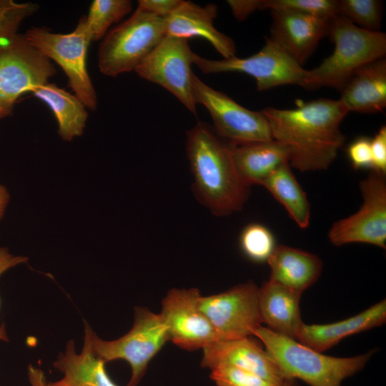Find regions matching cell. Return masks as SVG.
Instances as JSON below:
<instances>
[{
    "label": "cell",
    "instance_id": "obj_1",
    "mask_svg": "<svg viewBox=\"0 0 386 386\" xmlns=\"http://www.w3.org/2000/svg\"><path fill=\"white\" fill-rule=\"evenodd\" d=\"M262 112L272 139L288 149L290 167L300 172L327 169L345 143L340 124L349 112L339 99L321 98Z\"/></svg>",
    "mask_w": 386,
    "mask_h": 386
},
{
    "label": "cell",
    "instance_id": "obj_2",
    "mask_svg": "<svg viewBox=\"0 0 386 386\" xmlns=\"http://www.w3.org/2000/svg\"><path fill=\"white\" fill-rule=\"evenodd\" d=\"M232 146L205 122H198L187 133L193 191L198 200L218 217L241 210L249 194L250 187L234 167Z\"/></svg>",
    "mask_w": 386,
    "mask_h": 386
},
{
    "label": "cell",
    "instance_id": "obj_3",
    "mask_svg": "<svg viewBox=\"0 0 386 386\" xmlns=\"http://www.w3.org/2000/svg\"><path fill=\"white\" fill-rule=\"evenodd\" d=\"M274 360L286 379H300L310 386H341L342 382L361 371L373 350L350 357L323 355L293 338L261 325L254 332Z\"/></svg>",
    "mask_w": 386,
    "mask_h": 386
},
{
    "label": "cell",
    "instance_id": "obj_4",
    "mask_svg": "<svg viewBox=\"0 0 386 386\" xmlns=\"http://www.w3.org/2000/svg\"><path fill=\"white\" fill-rule=\"evenodd\" d=\"M328 35L335 44L333 53L307 70L305 89L326 86L340 91L357 69L385 56V33L363 29L340 15L330 19Z\"/></svg>",
    "mask_w": 386,
    "mask_h": 386
},
{
    "label": "cell",
    "instance_id": "obj_5",
    "mask_svg": "<svg viewBox=\"0 0 386 386\" xmlns=\"http://www.w3.org/2000/svg\"><path fill=\"white\" fill-rule=\"evenodd\" d=\"M165 36L164 19L137 9L104 37L98 51L99 71L109 76L135 71Z\"/></svg>",
    "mask_w": 386,
    "mask_h": 386
},
{
    "label": "cell",
    "instance_id": "obj_6",
    "mask_svg": "<svg viewBox=\"0 0 386 386\" xmlns=\"http://www.w3.org/2000/svg\"><path fill=\"white\" fill-rule=\"evenodd\" d=\"M90 340L93 352L105 363L117 360L127 362L132 375L127 386H137L150 360L169 338L161 314L137 307L133 326L124 335L114 340H104L91 329Z\"/></svg>",
    "mask_w": 386,
    "mask_h": 386
},
{
    "label": "cell",
    "instance_id": "obj_7",
    "mask_svg": "<svg viewBox=\"0 0 386 386\" xmlns=\"http://www.w3.org/2000/svg\"><path fill=\"white\" fill-rule=\"evenodd\" d=\"M24 35L41 53L61 67L74 95L85 107L95 110L96 93L86 64L87 50L92 39L84 16L69 34L53 33L44 27H33Z\"/></svg>",
    "mask_w": 386,
    "mask_h": 386
},
{
    "label": "cell",
    "instance_id": "obj_8",
    "mask_svg": "<svg viewBox=\"0 0 386 386\" xmlns=\"http://www.w3.org/2000/svg\"><path fill=\"white\" fill-rule=\"evenodd\" d=\"M56 69L25 35L16 33L0 41V112L11 114L18 98L48 82Z\"/></svg>",
    "mask_w": 386,
    "mask_h": 386
},
{
    "label": "cell",
    "instance_id": "obj_9",
    "mask_svg": "<svg viewBox=\"0 0 386 386\" xmlns=\"http://www.w3.org/2000/svg\"><path fill=\"white\" fill-rule=\"evenodd\" d=\"M193 64L204 74H247L256 80L258 91L287 84L304 87L307 75V70L269 37L265 38L260 51L250 56L213 60L194 53Z\"/></svg>",
    "mask_w": 386,
    "mask_h": 386
},
{
    "label": "cell",
    "instance_id": "obj_10",
    "mask_svg": "<svg viewBox=\"0 0 386 386\" xmlns=\"http://www.w3.org/2000/svg\"><path fill=\"white\" fill-rule=\"evenodd\" d=\"M194 102L210 114L214 131L232 144L272 140L269 124L262 112L252 111L225 94L210 87L195 74L192 76Z\"/></svg>",
    "mask_w": 386,
    "mask_h": 386
},
{
    "label": "cell",
    "instance_id": "obj_11",
    "mask_svg": "<svg viewBox=\"0 0 386 386\" xmlns=\"http://www.w3.org/2000/svg\"><path fill=\"white\" fill-rule=\"evenodd\" d=\"M258 294L259 287L249 281L219 294L201 295L199 307L219 340L254 336L262 324Z\"/></svg>",
    "mask_w": 386,
    "mask_h": 386
},
{
    "label": "cell",
    "instance_id": "obj_12",
    "mask_svg": "<svg viewBox=\"0 0 386 386\" xmlns=\"http://www.w3.org/2000/svg\"><path fill=\"white\" fill-rule=\"evenodd\" d=\"M363 202L355 214L336 221L328 232L335 246L366 243L386 247L385 175L372 171L360 182Z\"/></svg>",
    "mask_w": 386,
    "mask_h": 386
},
{
    "label": "cell",
    "instance_id": "obj_13",
    "mask_svg": "<svg viewBox=\"0 0 386 386\" xmlns=\"http://www.w3.org/2000/svg\"><path fill=\"white\" fill-rule=\"evenodd\" d=\"M194 54L187 39L166 35L135 71L141 78L168 90L196 114L191 69Z\"/></svg>",
    "mask_w": 386,
    "mask_h": 386
},
{
    "label": "cell",
    "instance_id": "obj_14",
    "mask_svg": "<svg viewBox=\"0 0 386 386\" xmlns=\"http://www.w3.org/2000/svg\"><path fill=\"white\" fill-rule=\"evenodd\" d=\"M199 290L172 289L162 302L161 315L169 340L182 349L194 350L219 340L207 317L199 307Z\"/></svg>",
    "mask_w": 386,
    "mask_h": 386
},
{
    "label": "cell",
    "instance_id": "obj_15",
    "mask_svg": "<svg viewBox=\"0 0 386 386\" xmlns=\"http://www.w3.org/2000/svg\"><path fill=\"white\" fill-rule=\"evenodd\" d=\"M202 366L213 370L234 367L255 374L279 386L287 380L272 356L251 337L217 340L203 348Z\"/></svg>",
    "mask_w": 386,
    "mask_h": 386
},
{
    "label": "cell",
    "instance_id": "obj_16",
    "mask_svg": "<svg viewBox=\"0 0 386 386\" xmlns=\"http://www.w3.org/2000/svg\"><path fill=\"white\" fill-rule=\"evenodd\" d=\"M271 14L269 39L302 66L320 40L328 35L331 18L279 10L271 11Z\"/></svg>",
    "mask_w": 386,
    "mask_h": 386
},
{
    "label": "cell",
    "instance_id": "obj_17",
    "mask_svg": "<svg viewBox=\"0 0 386 386\" xmlns=\"http://www.w3.org/2000/svg\"><path fill=\"white\" fill-rule=\"evenodd\" d=\"M217 6L214 4L201 6L192 1H182L179 6L164 19L166 35L188 40L201 37L207 40L224 57L235 56L234 41L214 26Z\"/></svg>",
    "mask_w": 386,
    "mask_h": 386
},
{
    "label": "cell",
    "instance_id": "obj_18",
    "mask_svg": "<svg viewBox=\"0 0 386 386\" xmlns=\"http://www.w3.org/2000/svg\"><path fill=\"white\" fill-rule=\"evenodd\" d=\"M91 327L84 322V345L76 352L74 342L69 340L64 352H60L53 366L63 374L59 380L47 383L48 386H118L109 377L105 362L93 352L90 332Z\"/></svg>",
    "mask_w": 386,
    "mask_h": 386
},
{
    "label": "cell",
    "instance_id": "obj_19",
    "mask_svg": "<svg viewBox=\"0 0 386 386\" xmlns=\"http://www.w3.org/2000/svg\"><path fill=\"white\" fill-rule=\"evenodd\" d=\"M386 301L377 302L367 310L345 320L325 325L302 323L296 340L320 352L335 346L346 337L385 324Z\"/></svg>",
    "mask_w": 386,
    "mask_h": 386
},
{
    "label": "cell",
    "instance_id": "obj_20",
    "mask_svg": "<svg viewBox=\"0 0 386 386\" xmlns=\"http://www.w3.org/2000/svg\"><path fill=\"white\" fill-rule=\"evenodd\" d=\"M339 99L350 112L377 113L386 107V59H377L357 69L340 91Z\"/></svg>",
    "mask_w": 386,
    "mask_h": 386
},
{
    "label": "cell",
    "instance_id": "obj_21",
    "mask_svg": "<svg viewBox=\"0 0 386 386\" xmlns=\"http://www.w3.org/2000/svg\"><path fill=\"white\" fill-rule=\"evenodd\" d=\"M301 293L269 279L259 288V307L262 323L278 334L296 339L303 322L300 316Z\"/></svg>",
    "mask_w": 386,
    "mask_h": 386
},
{
    "label": "cell",
    "instance_id": "obj_22",
    "mask_svg": "<svg viewBox=\"0 0 386 386\" xmlns=\"http://www.w3.org/2000/svg\"><path fill=\"white\" fill-rule=\"evenodd\" d=\"M267 262L269 279L301 294L318 279L322 269L318 256L284 244L277 245Z\"/></svg>",
    "mask_w": 386,
    "mask_h": 386
},
{
    "label": "cell",
    "instance_id": "obj_23",
    "mask_svg": "<svg viewBox=\"0 0 386 386\" xmlns=\"http://www.w3.org/2000/svg\"><path fill=\"white\" fill-rule=\"evenodd\" d=\"M288 149L272 139L233 144L232 159L236 170L249 187L260 184L277 168L289 163Z\"/></svg>",
    "mask_w": 386,
    "mask_h": 386
},
{
    "label": "cell",
    "instance_id": "obj_24",
    "mask_svg": "<svg viewBox=\"0 0 386 386\" xmlns=\"http://www.w3.org/2000/svg\"><path fill=\"white\" fill-rule=\"evenodd\" d=\"M31 92L52 110L58 123V134L64 141H71L83 134L88 113L74 94L49 82L35 87Z\"/></svg>",
    "mask_w": 386,
    "mask_h": 386
},
{
    "label": "cell",
    "instance_id": "obj_25",
    "mask_svg": "<svg viewBox=\"0 0 386 386\" xmlns=\"http://www.w3.org/2000/svg\"><path fill=\"white\" fill-rule=\"evenodd\" d=\"M286 209L299 227L306 229L310 222V206L289 163L273 171L261 184Z\"/></svg>",
    "mask_w": 386,
    "mask_h": 386
},
{
    "label": "cell",
    "instance_id": "obj_26",
    "mask_svg": "<svg viewBox=\"0 0 386 386\" xmlns=\"http://www.w3.org/2000/svg\"><path fill=\"white\" fill-rule=\"evenodd\" d=\"M132 8L129 0H94L87 16L86 24L92 41L103 39L109 26L129 14Z\"/></svg>",
    "mask_w": 386,
    "mask_h": 386
},
{
    "label": "cell",
    "instance_id": "obj_27",
    "mask_svg": "<svg viewBox=\"0 0 386 386\" xmlns=\"http://www.w3.org/2000/svg\"><path fill=\"white\" fill-rule=\"evenodd\" d=\"M337 15L359 27L379 31L382 17V3L378 0H337Z\"/></svg>",
    "mask_w": 386,
    "mask_h": 386
},
{
    "label": "cell",
    "instance_id": "obj_28",
    "mask_svg": "<svg viewBox=\"0 0 386 386\" xmlns=\"http://www.w3.org/2000/svg\"><path fill=\"white\" fill-rule=\"evenodd\" d=\"M239 244L244 254L256 262L267 261L277 246L272 232L258 223L249 224L242 229Z\"/></svg>",
    "mask_w": 386,
    "mask_h": 386
},
{
    "label": "cell",
    "instance_id": "obj_29",
    "mask_svg": "<svg viewBox=\"0 0 386 386\" xmlns=\"http://www.w3.org/2000/svg\"><path fill=\"white\" fill-rule=\"evenodd\" d=\"M259 9L295 11L323 18L337 15V0H259Z\"/></svg>",
    "mask_w": 386,
    "mask_h": 386
},
{
    "label": "cell",
    "instance_id": "obj_30",
    "mask_svg": "<svg viewBox=\"0 0 386 386\" xmlns=\"http://www.w3.org/2000/svg\"><path fill=\"white\" fill-rule=\"evenodd\" d=\"M31 2L18 3L13 0H0V41L16 33L21 22L38 10Z\"/></svg>",
    "mask_w": 386,
    "mask_h": 386
},
{
    "label": "cell",
    "instance_id": "obj_31",
    "mask_svg": "<svg viewBox=\"0 0 386 386\" xmlns=\"http://www.w3.org/2000/svg\"><path fill=\"white\" fill-rule=\"evenodd\" d=\"M210 377L217 386H279L255 374L234 367L211 370Z\"/></svg>",
    "mask_w": 386,
    "mask_h": 386
},
{
    "label": "cell",
    "instance_id": "obj_32",
    "mask_svg": "<svg viewBox=\"0 0 386 386\" xmlns=\"http://www.w3.org/2000/svg\"><path fill=\"white\" fill-rule=\"evenodd\" d=\"M347 155L355 169H372L370 139L367 137H361L354 140L348 146Z\"/></svg>",
    "mask_w": 386,
    "mask_h": 386
},
{
    "label": "cell",
    "instance_id": "obj_33",
    "mask_svg": "<svg viewBox=\"0 0 386 386\" xmlns=\"http://www.w3.org/2000/svg\"><path fill=\"white\" fill-rule=\"evenodd\" d=\"M372 157V171L386 174V127L382 126L370 139Z\"/></svg>",
    "mask_w": 386,
    "mask_h": 386
},
{
    "label": "cell",
    "instance_id": "obj_34",
    "mask_svg": "<svg viewBox=\"0 0 386 386\" xmlns=\"http://www.w3.org/2000/svg\"><path fill=\"white\" fill-rule=\"evenodd\" d=\"M182 0H139L137 9L164 19L171 14Z\"/></svg>",
    "mask_w": 386,
    "mask_h": 386
},
{
    "label": "cell",
    "instance_id": "obj_35",
    "mask_svg": "<svg viewBox=\"0 0 386 386\" xmlns=\"http://www.w3.org/2000/svg\"><path fill=\"white\" fill-rule=\"evenodd\" d=\"M27 259L26 257L14 255L7 248L0 247V277L9 269L26 262ZM0 341H9L4 325L0 326Z\"/></svg>",
    "mask_w": 386,
    "mask_h": 386
},
{
    "label": "cell",
    "instance_id": "obj_36",
    "mask_svg": "<svg viewBox=\"0 0 386 386\" xmlns=\"http://www.w3.org/2000/svg\"><path fill=\"white\" fill-rule=\"evenodd\" d=\"M227 4L239 21L245 19L254 11L259 10V0H229Z\"/></svg>",
    "mask_w": 386,
    "mask_h": 386
},
{
    "label": "cell",
    "instance_id": "obj_37",
    "mask_svg": "<svg viewBox=\"0 0 386 386\" xmlns=\"http://www.w3.org/2000/svg\"><path fill=\"white\" fill-rule=\"evenodd\" d=\"M9 201V193L2 184H0V220L4 216L6 206Z\"/></svg>",
    "mask_w": 386,
    "mask_h": 386
},
{
    "label": "cell",
    "instance_id": "obj_38",
    "mask_svg": "<svg viewBox=\"0 0 386 386\" xmlns=\"http://www.w3.org/2000/svg\"><path fill=\"white\" fill-rule=\"evenodd\" d=\"M282 386H296V385L295 383V380H293V379H287V380L282 385Z\"/></svg>",
    "mask_w": 386,
    "mask_h": 386
},
{
    "label": "cell",
    "instance_id": "obj_39",
    "mask_svg": "<svg viewBox=\"0 0 386 386\" xmlns=\"http://www.w3.org/2000/svg\"><path fill=\"white\" fill-rule=\"evenodd\" d=\"M4 117H5V116L2 113L0 112V119L4 118Z\"/></svg>",
    "mask_w": 386,
    "mask_h": 386
}]
</instances>
